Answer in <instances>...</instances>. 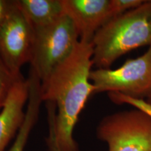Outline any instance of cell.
Returning a JSON list of instances; mask_svg holds the SVG:
<instances>
[{
	"label": "cell",
	"mask_w": 151,
	"mask_h": 151,
	"mask_svg": "<svg viewBox=\"0 0 151 151\" xmlns=\"http://www.w3.org/2000/svg\"><path fill=\"white\" fill-rule=\"evenodd\" d=\"M29 95V81L22 76L11 88L0 110V151L6 150L23 124L26 116L24 107L27 105Z\"/></svg>",
	"instance_id": "ba28073f"
},
{
	"label": "cell",
	"mask_w": 151,
	"mask_h": 151,
	"mask_svg": "<svg viewBox=\"0 0 151 151\" xmlns=\"http://www.w3.org/2000/svg\"><path fill=\"white\" fill-rule=\"evenodd\" d=\"M97 137L109 151H151V118L136 108L108 115L98 124Z\"/></svg>",
	"instance_id": "277c9868"
},
{
	"label": "cell",
	"mask_w": 151,
	"mask_h": 151,
	"mask_svg": "<svg viewBox=\"0 0 151 151\" xmlns=\"http://www.w3.org/2000/svg\"><path fill=\"white\" fill-rule=\"evenodd\" d=\"M28 81L29 83V99L26 108V116L23 124L15 137L14 142L9 150L5 151H24L29 134L39 118L41 103V83L32 69H29Z\"/></svg>",
	"instance_id": "30bf717a"
},
{
	"label": "cell",
	"mask_w": 151,
	"mask_h": 151,
	"mask_svg": "<svg viewBox=\"0 0 151 151\" xmlns=\"http://www.w3.org/2000/svg\"><path fill=\"white\" fill-rule=\"evenodd\" d=\"M147 101H148V103H150V104H151V96H150V97H149V98H148V99H147Z\"/></svg>",
	"instance_id": "9a60e30c"
},
{
	"label": "cell",
	"mask_w": 151,
	"mask_h": 151,
	"mask_svg": "<svg viewBox=\"0 0 151 151\" xmlns=\"http://www.w3.org/2000/svg\"><path fill=\"white\" fill-rule=\"evenodd\" d=\"M109 98L116 104H129L148 114L151 118V104L144 99H134L119 92H109Z\"/></svg>",
	"instance_id": "7c38bea8"
},
{
	"label": "cell",
	"mask_w": 151,
	"mask_h": 151,
	"mask_svg": "<svg viewBox=\"0 0 151 151\" xmlns=\"http://www.w3.org/2000/svg\"><path fill=\"white\" fill-rule=\"evenodd\" d=\"M146 0H110V17L111 19L137 8Z\"/></svg>",
	"instance_id": "4fadbf2b"
},
{
	"label": "cell",
	"mask_w": 151,
	"mask_h": 151,
	"mask_svg": "<svg viewBox=\"0 0 151 151\" xmlns=\"http://www.w3.org/2000/svg\"><path fill=\"white\" fill-rule=\"evenodd\" d=\"M35 29L16 5L0 29V58L17 78L32 56Z\"/></svg>",
	"instance_id": "8992f818"
},
{
	"label": "cell",
	"mask_w": 151,
	"mask_h": 151,
	"mask_svg": "<svg viewBox=\"0 0 151 151\" xmlns=\"http://www.w3.org/2000/svg\"><path fill=\"white\" fill-rule=\"evenodd\" d=\"M16 5L34 29L57 21L65 15L62 0H16Z\"/></svg>",
	"instance_id": "9c48e42d"
},
{
	"label": "cell",
	"mask_w": 151,
	"mask_h": 151,
	"mask_svg": "<svg viewBox=\"0 0 151 151\" xmlns=\"http://www.w3.org/2000/svg\"><path fill=\"white\" fill-rule=\"evenodd\" d=\"M92 42L80 40L65 62L41 83L48 111V144L51 151H79L73 129L88 98L94 94L90 80L93 66Z\"/></svg>",
	"instance_id": "6da1fadb"
},
{
	"label": "cell",
	"mask_w": 151,
	"mask_h": 151,
	"mask_svg": "<svg viewBox=\"0 0 151 151\" xmlns=\"http://www.w3.org/2000/svg\"><path fill=\"white\" fill-rule=\"evenodd\" d=\"M15 7L16 0H0V29Z\"/></svg>",
	"instance_id": "5bb4252c"
},
{
	"label": "cell",
	"mask_w": 151,
	"mask_h": 151,
	"mask_svg": "<svg viewBox=\"0 0 151 151\" xmlns=\"http://www.w3.org/2000/svg\"><path fill=\"white\" fill-rule=\"evenodd\" d=\"M93 66L109 69L132 50L151 46V0L111 19L97 32L92 41Z\"/></svg>",
	"instance_id": "7a4b0ae2"
},
{
	"label": "cell",
	"mask_w": 151,
	"mask_h": 151,
	"mask_svg": "<svg viewBox=\"0 0 151 151\" xmlns=\"http://www.w3.org/2000/svg\"><path fill=\"white\" fill-rule=\"evenodd\" d=\"M65 14L78 31L80 40L92 42L97 32L111 20L110 0H62Z\"/></svg>",
	"instance_id": "52a82bcc"
},
{
	"label": "cell",
	"mask_w": 151,
	"mask_h": 151,
	"mask_svg": "<svg viewBox=\"0 0 151 151\" xmlns=\"http://www.w3.org/2000/svg\"><path fill=\"white\" fill-rule=\"evenodd\" d=\"M79 41L78 31L66 14L48 25L35 29L29 65L41 83L71 55Z\"/></svg>",
	"instance_id": "3957f363"
},
{
	"label": "cell",
	"mask_w": 151,
	"mask_h": 151,
	"mask_svg": "<svg viewBox=\"0 0 151 151\" xmlns=\"http://www.w3.org/2000/svg\"><path fill=\"white\" fill-rule=\"evenodd\" d=\"M94 94L119 92L134 99L151 96V46L142 55L129 59L118 69L92 70Z\"/></svg>",
	"instance_id": "5b68a950"
},
{
	"label": "cell",
	"mask_w": 151,
	"mask_h": 151,
	"mask_svg": "<svg viewBox=\"0 0 151 151\" xmlns=\"http://www.w3.org/2000/svg\"><path fill=\"white\" fill-rule=\"evenodd\" d=\"M21 77L17 78L15 76L0 58V110L3 106L11 88L16 81Z\"/></svg>",
	"instance_id": "8fae6325"
}]
</instances>
